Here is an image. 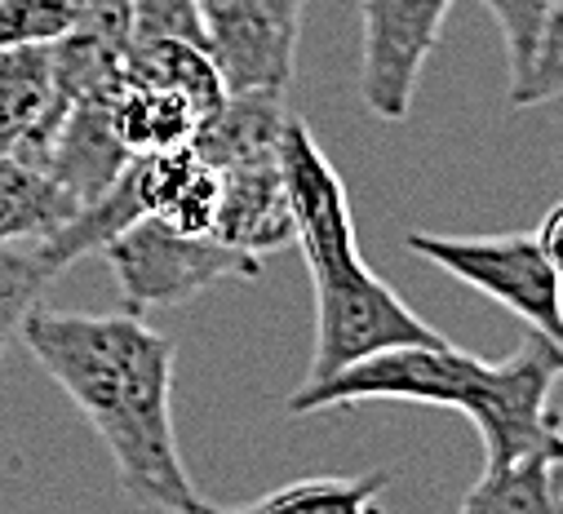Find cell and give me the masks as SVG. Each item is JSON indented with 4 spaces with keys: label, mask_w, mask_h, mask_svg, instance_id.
<instances>
[{
    "label": "cell",
    "mask_w": 563,
    "mask_h": 514,
    "mask_svg": "<svg viewBox=\"0 0 563 514\" xmlns=\"http://www.w3.org/2000/svg\"><path fill=\"white\" fill-rule=\"evenodd\" d=\"M449 342L421 315L404 306V298L377 280L368 267L342 280L316 284V350L302 386H316L377 350L390 346H440Z\"/></svg>",
    "instance_id": "8992f818"
},
{
    "label": "cell",
    "mask_w": 563,
    "mask_h": 514,
    "mask_svg": "<svg viewBox=\"0 0 563 514\" xmlns=\"http://www.w3.org/2000/svg\"><path fill=\"white\" fill-rule=\"evenodd\" d=\"M98 253L107 257V267L120 284V298L133 315H143L147 306L187 302L222 280H257L262 276L253 253L231 248L213 235L178 231L156 213L129 222Z\"/></svg>",
    "instance_id": "7a4b0ae2"
},
{
    "label": "cell",
    "mask_w": 563,
    "mask_h": 514,
    "mask_svg": "<svg viewBox=\"0 0 563 514\" xmlns=\"http://www.w3.org/2000/svg\"><path fill=\"white\" fill-rule=\"evenodd\" d=\"M218 187H222L218 169H209V165L200 160V165L183 178V187L174 191V200H169L156 217H165V222L178 226V231L209 235V226H213V209H218Z\"/></svg>",
    "instance_id": "7402d4cb"
},
{
    "label": "cell",
    "mask_w": 563,
    "mask_h": 514,
    "mask_svg": "<svg viewBox=\"0 0 563 514\" xmlns=\"http://www.w3.org/2000/svg\"><path fill=\"white\" fill-rule=\"evenodd\" d=\"M559 457L563 452H528L484 470L479 483L462 496V510L466 514H554L563 505Z\"/></svg>",
    "instance_id": "e0dca14e"
},
{
    "label": "cell",
    "mask_w": 563,
    "mask_h": 514,
    "mask_svg": "<svg viewBox=\"0 0 563 514\" xmlns=\"http://www.w3.org/2000/svg\"><path fill=\"white\" fill-rule=\"evenodd\" d=\"M71 102L58 93L49 45L0 49V156L45 165L49 138Z\"/></svg>",
    "instance_id": "30bf717a"
},
{
    "label": "cell",
    "mask_w": 563,
    "mask_h": 514,
    "mask_svg": "<svg viewBox=\"0 0 563 514\" xmlns=\"http://www.w3.org/2000/svg\"><path fill=\"white\" fill-rule=\"evenodd\" d=\"M218 209H213V226L209 235L244 248L253 257L275 253L294 244V213H289V191L279 178V165H240V169H222L218 174Z\"/></svg>",
    "instance_id": "4fadbf2b"
},
{
    "label": "cell",
    "mask_w": 563,
    "mask_h": 514,
    "mask_svg": "<svg viewBox=\"0 0 563 514\" xmlns=\"http://www.w3.org/2000/svg\"><path fill=\"white\" fill-rule=\"evenodd\" d=\"M510 54V107L550 102L563 89V0H479Z\"/></svg>",
    "instance_id": "7c38bea8"
},
{
    "label": "cell",
    "mask_w": 563,
    "mask_h": 514,
    "mask_svg": "<svg viewBox=\"0 0 563 514\" xmlns=\"http://www.w3.org/2000/svg\"><path fill=\"white\" fill-rule=\"evenodd\" d=\"M129 23H133V41L178 36V41L205 45L196 0H129Z\"/></svg>",
    "instance_id": "603a6c76"
},
{
    "label": "cell",
    "mask_w": 563,
    "mask_h": 514,
    "mask_svg": "<svg viewBox=\"0 0 563 514\" xmlns=\"http://www.w3.org/2000/svg\"><path fill=\"white\" fill-rule=\"evenodd\" d=\"M390 483V470H368V474H320V479H298L289 488H275L244 510L253 514H294V510H346V514H368L377 510V492Z\"/></svg>",
    "instance_id": "d6986e66"
},
{
    "label": "cell",
    "mask_w": 563,
    "mask_h": 514,
    "mask_svg": "<svg viewBox=\"0 0 563 514\" xmlns=\"http://www.w3.org/2000/svg\"><path fill=\"white\" fill-rule=\"evenodd\" d=\"M111 107V124L120 143L137 156V152H169V147H187L196 138V128L205 120V111L178 93V89H165V85H152V80H133L124 71V80L111 89L107 98Z\"/></svg>",
    "instance_id": "9a60e30c"
},
{
    "label": "cell",
    "mask_w": 563,
    "mask_h": 514,
    "mask_svg": "<svg viewBox=\"0 0 563 514\" xmlns=\"http://www.w3.org/2000/svg\"><path fill=\"white\" fill-rule=\"evenodd\" d=\"M124 71H129L133 80H152V85H165V89L187 93L205 115L227 98L213 58H209L205 45H196V41H178V36L129 41Z\"/></svg>",
    "instance_id": "ac0fdd59"
},
{
    "label": "cell",
    "mask_w": 563,
    "mask_h": 514,
    "mask_svg": "<svg viewBox=\"0 0 563 514\" xmlns=\"http://www.w3.org/2000/svg\"><path fill=\"white\" fill-rule=\"evenodd\" d=\"M484 372V359L457 350L453 342L440 346H390L377 350L316 386H298L289 395V413H324V409H351L368 400H404V404H435V409H466L475 381Z\"/></svg>",
    "instance_id": "5b68a950"
},
{
    "label": "cell",
    "mask_w": 563,
    "mask_h": 514,
    "mask_svg": "<svg viewBox=\"0 0 563 514\" xmlns=\"http://www.w3.org/2000/svg\"><path fill=\"white\" fill-rule=\"evenodd\" d=\"M559 222H563V209L554 204V209H545V217H541V226L532 231L537 235V244L550 253V257H559Z\"/></svg>",
    "instance_id": "cb8c5ba5"
},
{
    "label": "cell",
    "mask_w": 563,
    "mask_h": 514,
    "mask_svg": "<svg viewBox=\"0 0 563 514\" xmlns=\"http://www.w3.org/2000/svg\"><path fill=\"white\" fill-rule=\"evenodd\" d=\"M289 124V107L285 93L275 89H244V93H227L196 128L191 152L209 165V169H240V165H266L279 152Z\"/></svg>",
    "instance_id": "5bb4252c"
},
{
    "label": "cell",
    "mask_w": 563,
    "mask_h": 514,
    "mask_svg": "<svg viewBox=\"0 0 563 514\" xmlns=\"http://www.w3.org/2000/svg\"><path fill=\"white\" fill-rule=\"evenodd\" d=\"M404 244L444 267L453 280L479 289L484 298L515 311L528 328L563 342L559 320V257H550L537 235H435V231H408Z\"/></svg>",
    "instance_id": "277c9868"
},
{
    "label": "cell",
    "mask_w": 563,
    "mask_h": 514,
    "mask_svg": "<svg viewBox=\"0 0 563 514\" xmlns=\"http://www.w3.org/2000/svg\"><path fill=\"white\" fill-rule=\"evenodd\" d=\"M559 372H563V350L537 328L519 342L515 355H506L501 364H484L462 409L484 439V470L528 452H563L559 409H554Z\"/></svg>",
    "instance_id": "3957f363"
},
{
    "label": "cell",
    "mask_w": 563,
    "mask_h": 514,
    "mask_svg": "<svg viewBox=\"0 0 563 514\" xmlns=\"http://www.w3.org/2000/svg\"><path fill=\"white\" fill-rule=\"evenodd\" d=\"M32 359L63 386L107 444L124 492L137 505L205 514L174 435V337L143 315H76L32 306L23 328Z\"/></svg>",
    "instance_id": "6da1fadb"
},
{
    "label": "cell",
    "mask_w": 563,
    "mask_h": 514,
    "mask_svg": "<svg viewBox=\"0 0 563 514\" xmlns=\"http://www.w3.org/2000/svg\"><path fill=\"white\" fill-rule=\"evenodd\" d=\"M107 98L111 93H89L63 111L41 165L76 204H89L93 195H102L133 156L115 134Z\"/></svg>",
    "instance_id": "8fae6325"
},
{
    "label": "cell",
    "mask_w": 563,
    "mask_h": 514,
    "mask_svg": "<svg viewBox=\"0 0 563 514\" xmlns=\"http://www.w3.org/2000/svg\"><path fill=\"white\" fill-rule=\"evenodd\" d=\"M49 267L36 257V244H10L0 239V359H5L10 342L19 337L23 320L32 306H41L49 289Z\"/></svg>",
    "instance_id": "ffe728a7"
},
{
    "label": "cell",
    "mask_w": 563,
    "mask_h": 514,
    "mask_svg": "<svg viewBox=\"0 0 563 514\" xmlns=\"http://www.w3.org/2000/svg\"><path fill=\"white\" fill-rule=\"evenodd\" d=\"M302 5L307 0H196L205 54L213 58L227 93H289L298 67Z\"/></svg>",
    "instance_id": "ba28073f"
},
{
    "label": "cell",
    "mask_w": 563,
    "mask_h": 514,
    "mask_svg": "<svg viewBox=\"0 0 563 514\" xmlns=\"http://www.w3.org/2000/svg\"><path fill=\"white\" fill-rule=\"evenodd\" d=\"M275 165H279V178H285V191H289L294 244H302V253H307L311 284L364 271V257L355 244L351 195H346L338 169L329 165V156L320 152L307 120L289 115Z\"/></svg>",
    "instance_id": "52a82bcc"
},
{
    "label": "cell",
    "mask_w": 563,
    "mask_h": 514,
    "mask_svg": "<svg viewBox=\"0 0 563 514\" xmlns=\"http://www.w3.org/2000/svg\"><path fill=\"white\" fill-rule=\"evenodd\" d=\"M364 10V58H360V98L364 107L399 124L412 111L417 80L427 67L453 0H360Z\"/></svg>",
    "instance_id": "9c48e42d"
},
{
    "label": "cell",
    "mask_w": 563,
    "mask_h": 514,
    "mask_svg": "<svg viewBox=\"0 0 563 514\" xmlns=\"http://www.w3.org/2000/svg\"><path fill=\"white\" fill-rule=\"evenodd\" d=\"M85 0H0V49L49 45L80 23Z\"/></svg>",
    "instance_id": "44dd1931"
},
{
    "label": "cell",
    "mask_w": 563,
    "mask_h": 514,
    "mask_svg": "<svg viewBox=\"0 0 563 514\" xmlns=\"http://www.w3.org/2000/svg\"><path fill=\"white\" fill-rule=\"evenodd\" d=\"M80 204L36 165L19 156H0V239L36 244L58 231Z\"/></svg>",
    "instance_id": "2e32d148"
}]
</instances>
